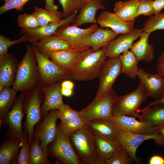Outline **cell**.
<instances>
[{
    "mask_svg": "<svg viewBox=\"0 0 164 164\" xmlns=\"http://www.w3.org/2000/svg\"><path fill=\"white\" fill-rule=\"evenodd\" d=\"M33 46L49 58L53 52L61 50H71V46L68 42L53 35L39 40Z\"/></svg>",
    "mask_w": 164,
    "mask_h": 164,
    "instance_id": "cell-25",
    "label": "cell"
},
{
    "mask_svg": "<svg viewBox=\"0 0 164 164\" xmlns=\"http://www.w3.org/2000/svg\"><path fill=\"white\" fill-rule=\"evenodd\" d=\"M25 41H27V39L24 34L19 39L14 40H11L3 35H0V57L7 53L8 49L11 46Z\"/></svg>",
    "mask_w": 164,
    "mask_h": 164,
    "instance_id": "cell-40",
    "label": "cell"
},
{
    "mask_svg": "<svg viewBox=\"0 0 164 164\" xmlns=\"http://www.w3.org/2000/svg\"><path fill=\"white\" fill-rule=\"evenodd\" d=\"M97 20L100 28H110L119 34H125L134 29V22L124 21L115 13L108 11L101 12Z\"/></svg>",
    "mask_w": 164,
    "mask_h": 164,
    "instance_id": "cell-19",
    "label": "cell"
},
{
    "mask_svg": "<svg viewBox=\"0 0 164 164\" xmlns=\"http://www.w3.org/2000/svg\"><path fill=\"white\" fill-rule=\"evenodd\" d=\"M77 12H75L67 18L61 19L58 22L46 26L32 29H21L20 34H24L26 37L27 41L34 46L39 40L53 35L61 26L67 24H73L77 15Z\"/></svg>",
    "mask_w": 164,
    "mask_h": 164,
    "instance_id": "cell-14",
    "label": "cell"
},
{
    "mask_svg": "<svg viewBox=\"0 0 164 164\" xmlns=\"http://www.w3.org/2000/svg\"><path fill=\"white\" fill-rule=\"evenodd\" d=\"M29 160L30 164H50L48 155L44 152L40 145L39 137L34 132L30 144Z\"/></svg>",
    "mask_w": 164,
    "mask_h": 164,
    "instance_id": "cell-32",
    "label": "cell"
},
{
    "mask_svg": "<svg viewBox=\"0 0 164 164\" xmlns=\"http://www.w3.org/2000/svg\"><path fill=\"white\" fill-rule=\"evenodd\" d=\"M113 89L107 93L96 96L87 106L80 111L86 123L91 121L110 118L113 115L114 103L117 96Z\"/></svg>",
    "mask_w": 164,
    "mask_h": 164,
    "instance_id": "cell-5",
    "label": "cell"
},
{
    "mask_svg": "<svg viewBox=\"0 0 164 164\" xmlns=\"http://www.w3.org/2000/svg\"><path fill=\"white\" fill-rule=\"evenodd\" d=\"M121 73V64L118 57L109 58L105 60L100 70L96 96L104 94L111 90L117 78Z\"/></svg>",
    "mask_w": 164,
    "mask_h": 164,
    "instance_id": "cell-12",
    "label": "cell"
},
{
    "mask_svg": "<svg viewBox=\"0 0 164 164\" xmlns=\"http://www.w3.org/2000/svg\"><path fill=\"white\" fill-rule=\"evenodd\" d=\"M86 124L94 136L118 139L119 129L110 118L92 120Z\"/></svg>",
    "mask_w": 164,
    "mask_h": 164,
    "instance_id": "cell-21",
    "label": "cell"
},
{
    "mask_svg": "<svg viewBox=\"0 0 164 164\" xmlns=\"http://www.w3.org/2000/svg\"><path fill=\"white\" fill-rule=\"evenodd\" d=\"M156 65V70L158 73L164 79V50L159 56Z\"/></svg>",
    "mask_w": 164,
    "mask_h": 164,
    "instance_id": "cell-46",
    "label": "cell"
},
{
    "mask_svg": "<svg viewBox=\"0 0 164 164\" xmlns=\"http://www.w3.org/2000/svg\"><path fill=\"white\" fill-rule=\"evenodd\" d=\"M58 110H51L44 115L43 120L36 131H34V132L40 138L42 149L47 155L48 145L55 140L59 132V128L56 125L58 119Z\"/></svg>",
    "mask_w": 164,
    "mask_h": 164,
    "instance_id": "cell-13",
    "label": "cell"
},
{
    "mask_svg": "<svg viewBox=\"0 0 164 164\" xmlns=\"http://www.w3.org/2000/svg\"><path fill=\"white\" fill-rule=\"evenodd\" d=\"M159 104H164V96L158 100H154V101L152 102L148 106L145 107V108H148L154 105Z\"/></svg>",
    "mask_w": 164,
    "mask_h": 164,
    "instance_id": "cell-51",
    "label": "cell"
},
{
    "mask_svg": "<svg viewBox=\"0 0 164 164\" xmlns=\"http://www.w3.org/2000/svg\"><path fill=\"white\" fill-rule=\"evenodd\" d=\"M26 93L23 91L20 94L9 111L0 119V126L4 124L8 126L6 135L8 137L17 138L22 142L28 138L22 128V120L24 116L23 104Z\"/></svg>",
    "mask_w": 164,
    "mask_h": 164,
    "instance_id": "cell-8",
    "label": "cell"
},
{
    "mask_svg": "<svg viewBox=\"0 0 164 164\" xmlns=\"http://www.w3.org/2000/svg\"><path fill=\"white\" fill-rule=\"evenodd\" d=\"M149 164H164V158L158 155L152 157L149 160Z\"/></svg>",
    "mask_w": 164,
    "mask_h": 164,
    "instance_id": "cell-48",
    "label": "cell"
},
{
    "mask_svg": "<svg viewBox=\"0 0 164 164\" xmlns=\"http://www.w3.org/2000/svg\"><path fill=\"white\" fill-rule=\"evenodd\" d=\"M149 34L143 32L139 39L133 43L130 49L139 61L150 63L154 58L153 45L148 43Z\"/></svg>",
    "mask_w": 164,
    "mask_h": 164,
    "instance_id": "cell-26",
    "label": "cell"
},
{
    "mask_svg": "<svg viewBox=\"0 0 164 164\" xmlns=\"http://www.w3.org/2000/svg\"><path fill=\"white\" fill-rule=\"evenodd\" d=\"M139 4V0H129L117 2L115 3L114 12L122 20L134 22Z\"/></svg>",
    "mask_w": 164,
    "mask_h": 164,
    "instance_id": "cell-29",
    "label": "cell"
},
{
    "mask_svg": "<svg viewBox=\"0 0 164 164\" xmlns=\"http://www.w3.org/2000/svg\"><path fill=\"white\" fill-rule=\"evenodd\" d=\"M137 76L144 86L148 97L156 101L164 96V79L158 73L151 74L139 68Z\"/></svg>",
    "mask_w": 164,
    "mask_h": 164,
    "instance_id": "cell-16",
    "label": "cell"
},
{
    "mask_svg": "<svg viewBox=\"0 0 164 164\" xmlns=\"http://www.w3.org/2000/svg\"><path fill=\"white\" fill-rule=\"evenodd\" d=\"M103 0H92L83 2L80 12L77 15L72 24L77 26L86 23H97L95 15L99 9H105L106 7L102 4Z\"/></svg>",
    "mask_w": 164,
    "mask_h": 164,
    "instance_id": "cell-24",
    "label": "cell"
},
{
    "mask_svg": "<svg viewBox=\"0 0 164 164\" xmlns=\"http://www.w3.org/2000/svg\"><path fill=\"white\" fill-rule=\"evenodd\" d=\"M106 48L95 50L90 48L80 51L70 71L71 80L86 81L97 77L107 57Z\"/></svg>",
    "mask_w": 164,
    "mask_h": 164,
    "instance_id": "cell-1",
    "label": "cell"
},
{
    "mask_svg": "<svg viewBox=\"0 0 164 164\" xmlns=\"http://www.w3.org/2000/svg\"><path fill=\"white\" fill-rule=\"evenodd\" d=\"M119 35L108 28L105 29L98 28L84 39V45L95 50L107 47Z\"/></svg>",
    "mask_w": 164,
    "mask_h": 164,
    "instance_id": "cell-20",
    "label": "cell"
},
{
    "mask_svg": "<svg viewBox=\"0 0 164 164\" xmlns=\"http://www.w3.org/2000/svg\"><path fill=\"white\" fill-rule=\"evenodd\" d=\"M23 142L15 138H8L0 147V164L14 163Z\"/></svg>",
    "mask_w": 164,
    "mask_h": 164,
    "instance_id": "cell-28",
    "label": "cell"
},
{
    "mask_svg": "<svg viewBox=\"0 0 164 164\" xmlns=\"http://www.w3.org/2000/svg\"><path fill=\"white\" fill-rule=\"evenodd\" d=\"M152 139L159 145L164 144V136L158 133L149 134L133 133L119 129L118 139L130 155L132 162H137L136 151L138 147L145 141Z\"/></svg>",
    "mask_w": 164,
    "mask_h": 164,
    "instance_id": "cell-11",
    "label": "cell"
},
{
    "mask_svg": "<svg viewBox=\"0 0 164 164\" xmlns=\"http://www.w3.org/2000/svg\"><path fill=\"white\" fill-rule=\"evenodd\" d=\"M157 132L164 136V124L154 127Z\"/></svg>",
    "mask_w": 164,
    "mask_h": 164,
    "instance_id": "cell-52",
    "label": "cell"
},
{
    "mask_svg": "<svg viewBox=\"0 0 164 164\" xmlns=\"http://www.w3.org/2000/svg\"><path fill=\"white\" fill-rule=\"evenodd\" d=\"M104 161L105 164H130L132 162L129 153L123 147Z\"/></svg>",
    "mask_w": 164,
    "mask_h": 164,
    "instance_id": "cell-38",
    "label": "cell"
},
{
    "mask_svg": "<svg viewBox=\"0 0 164 164\" xmlns=\"http://www.w3.org/2000/svg\"><path fill=\"white\" fill-rule=\"evenodd\" d=\"M37 61L39 84L46 87L62 80H71L70 71L58 66L32 46Z\"/></svg>",
    "mask_w": 164,
    "mask_h": 164,
    "instance_id": "cell-4",
    "label": "cell"
},
{
    "mask_svg": "<svg viewBox=\"0 0 164 164\" xmlns=\"http://www.w3.org/2000/svg\"><path fill=\"white\" fill-rule=\"evenodd\" d=\"M19 63L15 57L8 53L0 57V84L5 87L12 85Z\"/></svg>",
    "mask_w": 164,
    "mask_h": 164,
    "instance_id": "cell-22",
    "label": "cell"
},
{
    "mask_svg": "<svg viewBox=\"0 0 164 164\" xmlns=\"http://www.w3.org/2000/svg\"><path fill=\"white\" fill-rule=\"evenodd\" d=\"M8 0H0V1H2V2H5L7 1Z\"/></svg>",
    "mask_w": 164,
    "mask_h": 164,
    "instance_id": "cell-55",
    "label": "cell"
},
{
    "mask_svg": "<svg viewBox=\"0 0 164 164\" xmlns=\"http://www.w3.org/2000/svg\"><path fill=\"white\" fill-rule=\"evenodd\" d=\"M98 28L94 23L86 29H81L73 24L64 25L59 28L53 35L68 42L71 46V51L80 52L91 47L84 45V39Z\"/></svg>",
    "mask_w": 164,
    "mask_h": 164,
    "instance_id": "cell-9",
    "label": "cell"
},
{
    "mask_svg": "<svg viewBox=\"0 0 164 164\" xmlns=\"http://www.w3.org/2000/svg\"><path fill=\"white\" fill-rule=\"evenodd\" d=\"M148 97L145 88L140 82L135 90L116 97L114 103L113 116H126L138 118L139 108Z\"/></svg>",
    "mask_w": 164,
    "mask_h": 164,
    "instance_id": "cell-7",
    "label": "cell"
},
{
    "mask_svg": "<svg viewBox=\"0 0 164 164\" xmlns=\"http://www.w3.org/2000/svg\"><path fill=\"white\" fill-rule=\"evenodd\" d=\"M96 153L99 164H105V160L113 156L122 146L118 139L94 136Z\"/></svg>",
    "mask_w": 164,
    "mask_h": 164,
    "instance_id": "cell-23",
    "label": "cell"
},
{
    "mask_svg": "<svg viewBox=\"0 0 164 164\" xmlns=\"http://www.w3.org/2000/svg\"><path fill=\"white\" fill-rule=\"evenodd\" d=\"M61 91L63 95L66 97H70L72 94V90L62 88Z\"/></svg>",
    "mask_w": 164,
    "mask_h": 164,
    "instance_id": "cell-50",
    "label": "cell"
},
{
    "mask_svg": "<svg viewBox=\"0 0 164 164\" xmlns=\"http://www.w3.org/2000/svg\"><path fill=\"white\" fill-rule=\"evenodd\" d=\"M16 91L13 87H5L0 92V119L9 111L16 99Z\"/></svg>",
    "mask_w": 164,
    "mask_h": 164,
    "instance_id": "cell-33",
    "label": "cell"
},
{
    "mask_svg": "<svg viewBox=\"0 0 164 164\" xmlns=\"http://www.w3.org/2000/svg\"><path fill=\"white\" fill-rule=\"evenodd\" d=\"M69 137L82 164H99L96 149L94 136L86 124L70 134Z\"/></svg>",
    "mask_w": 164,
    "mask_h": 164,
    "instance_id": "cell-3",
    "label": "cell"
},
{
    "mask_svg": "<svg viewBox=\"0 0 164 164\" xmlns=\"http://www.w3.org/2000/svg\"><path fill=\"white\" fill-rule=\"evenodd\" d=\"M121 62L122 73L128 77L135 79L138 76L139 61L131 51L123 52L118 57Z\"/></svg>",
    "mask_w": 164,
    "mask_h": 164,
    "instance_id": "cell-31",
    "label": "cell"
},
{
    "mask_svg": "<svg viewBox=\"0 0 164 164\" xmlns=\"http://www.w3.org/2000/svg\"><path fill=\"white\" fill-rule=\"evenodd\" d=\"M39 84L36 60L32 46L27 45L25 54L18 64L12 87L17 92H29Z\"/></svg>",
    "mask_w": 164,
    "mask_h": 164,
    "instance_id": "cell-2",
    "label": "cell"
},
{
    "mask_svg": "<svg viewBox=\"0 0 164 164\" xmlns=\"http://www.w3.org/2000/svg\"><path fill=\"white\" fill-rule=\"evenodd\" d=\"M142 29L144 32L149 34L157 30L164 29V13L160 12L150 16Z\"/></svg>",
    "mask_w": 164,
    "mask_h": 164,
    "instance_id": "cell-35",
    "label": "cell"
},
{
    "mask_svg": "<svg viewBox=\"0 0 164 164\" xmlns=\"http://www.w3.org/2000/svg\"><path fill=\"white\" fill-rule=\"evenodd\" d=\"M153 7L154 14L160 12L164 9V0H154L153 2Z\"/></svg>",
    "mask_w": 164,
    "mask_h": 164,
    "instance_id": "cell-47",
    "label": "cell"
},
{
    "mask_svg": "<svg viewBox=\"0 0 164 164\" xmlns=\"http://www.w3.org/2000/svg\"><path fill=\"white\" fill-rule=\"evenodd\" d=\"M84 3L87 2L91 1L92 0H81Z\"/></svg>",
    "mask_w": 164,
    "mask_h": 164,
    "instance_id": "cell-54",
    "label": "cell"
},
{
    "mask_svg": "<svg viewBox=\"0 0 164 164\" xmlns=\"http://www.w3.org/2000/svg\"><path fill=\"white\" fill-rule=\"evenodd\" d=\"M135 118L126 116H112L110 118L119 129L128 132L140 134L158 132L154 127L145 122L138 121Z\"/></svg>",
    "mask_w": 164,
    "mask_h": 164,
    "instance_id": "cell-18",
    "label": "cell"
},
{
    "mask_svg": "<svg viewBox=\"0 0 164 164\" xmlns=\"http://www.w3.org/2000/svg\"><path fill=\"white\" fill-rule=\"evenodd\" d=\"M61 87L73 90L74 87L73 83L69 80H64L62 81Z\"/></svg>",
    "mask_w": 164,
    "mask_h": 164,
    "instance_id": "cell-49",
    "label": "cell"
},
{
    "mask_svg": "<svg viewBox=\"0 0 164 164\" xmlns=\"http://www.w3.org/2000/svg\"><path fill=\"white\" fill-rule=\"evenodd\" d=\"M45 9L54 14L57 15L60 18H63V15L61 13L58 11L59 8L58 5L54 4V0H45Z\"/></svg>",
    "mask_w": 164,
    "mask_h": 164,
    "instance_id": "cell-45",
    "label": "cell"
},
{
    "mask_svg": "<svg viewBox=\"0 0 164 164\" xmlns=\"http://www.w3.org/2000/svg\"><path fill=\"white\" fill-rule=\"evenodd\" d=\"M30 152V146L28 138L25 139L23 142L22 145L16 159L15 163L30 164L29 160Z\"/></svg>",
    "mask_w": 164,
    "mask_h": 164,
    "instance_id": "cell-42",
    "label": "cell"
},
{
    "mask_svg": "<svg viewBox=\"0 0 164 164\" xmlns=\"http://www.w3.org/2000/svg\"><path fill=\"white\" fill-rule=\"evenodd\" d=\"M63 9V18H65L80 9L83 2L81 0H59Z\"/></svg>",
    "mask_w": 164,
    "mask_h": 164,
    "instance_id": "cell-37",
    "label": "cell"
},
{
    "mask_svg": "<svg viewBox=\"0 0 164 164\" xmlns=\"http://www.w3.org/2000/svg\"><path fill=\"white\" fill-rule=\"evenodd\" d=\"M144 32L143 29L134 28L131 31L121 34L107 47L105 55L109 58H118L125 51L130 49L133 42Z\"/></svg>",
    "mask_w": 164,
    "mask_h": 164,
    "instance_id": "cell-15",
    "label": "cell"
},
{
    "mask_svg": "<svg viewBox=\"0 0 164 164\" xmlns=\"http://www.w3.org/2000/svg\"><path fill=\"white\" fill-rule=\"evenodd\" d=\"M17 23L19 26L23 29H35L39 27L33 13L19 15L17 17Z\"/></svg>",
    "mask_w": 164,
    "mask_h": 164,
    "instance_id": "cell-39",
    "label": "cell"
},
{
    "mask_svg": "<svg viewBox=\"0 0 164 164\" xmlns=\"http://www.w3.org/2000/svg\"><path fill=\"white\" fill-rule=\"evenodd\" d=\"M80 52L68 50L55 51L51 53L49 58L60 67L70 71Z\"/></svg>",
    "mask_w": 164,
    "mask_h": 164,
    "instance_id": "cell-30",
    "label": "cell"
},
{
    "mask_svg": "<svg viewBox=\"0 0 164 164\" xmlns=\"http://www.w3.org/2000/svg\"><path fill=\"white\" fill-rule=\"evenodd\" d=\"M42 93L39 84L32 91L26 92L24 101L23 109L26 115L24 129L28 135L29 144L34 134V127L40 121L42 117Z\"/></svg>",
    "mask_w": 164,
    "mask_h": 164,
    "instance_id": "cell-6",
    "label": "cell"
},
{
    "mask_svg": "<svg viewBox=\"0 0 164 164\" xmlns=\"http://www.w3.org/2000/svg\"><path fill=\"white\" fill-rule=\"evenodd\" d=\"M86 124L80 116L69 120L61 121L58 127L64 133L69 135L71 133L81 128Z\"/></svg>",
    "mask_w": 164,
    "mask_h": 164,
    "instance_id": "cell-36",
    "label": "cell"
},
{
    "mask_svg": "<svg viewBox=\"0 0 164 164\" xmlns=\"http://www.w3.org/2000/svg\"><path fill=\"white\" fill-rule=\"evenodd\" d=\"M30 0H8L5 2L0 8V14L12 9H15L18 11L22 10L24 5ZM43 1V0H41Z\"/></svg>",
    "mask_w": 164,
    "mask_h": 164,
    "instance_id": "cell-43",
    "label": "cell"
},
{
    "mask_svg": "<svg viewBox=\"0 0 164 164\" xmlns=\"http://www.w3.org/2000/svg\"><path fill=\"white\" fill-rule=\"evenodd\" d=\"M62 81H58L48 86H40V89L44 94L41 108L42 116L51 110L59 109L64 104L61 91Z\"/></svg>",
    "mask_w": 164,
    "mask_h": 164,
    "instance_id": "cell-17",
    "label": "cell"
},
{
    "mask_svg": "<svg viewBox=\"0 0 164 164\" xmlns=\"http://www.w3.org/2000/svg\"><path fill=\"white\" fill-rule=\"evenodd\" d=\"M34 9L33 13L37 19L39 27L58 22L61 19L59 16L45 9L35 6Z\"/></svg>",
    "mask_w": 164,
    "mask_h": 164,
    "instance_id": "cell-34",
    "label": "cell"
},
{
    "mask_svg": "<svg viewBox=\"0 0 164 164\" xmlns=\"http://www.w3.org/2000/svg\"><path fill=\"white\" fill-rule=\"evenodd\" d=\"M139 120L155 127L164 124V104H159L139 110Z\"/></svg>",
    "mask_w": 164,
    "mask_h": 164,
    "instance_id": "cell-27",
    "label": "cell"
},
{
    "mask_svg": "<svg viewBox=\"0 0 164 164\" xmlns=\"http://www.w3.org/2000/svg\"><path fill=\"white\" fill-rule=\"evenodd\" d=\"M153 0H139V5L135 15L136 18L140 15L150 16L154 14Z\"/></svg>",
    "mask_w": 164,
    "mask_h": 164,
    "instance_id": "cell-44",
    "label": "cell"
},
{
    "mask_svg": "<svg viewBox=\"0 0 164 164\" xmlns=\"http://www.w3.org/2000/svg\"><path fill=\"white\" fill-rule=\"evenodd\" d=\"M57 116L61 121H67L80 116V111H75L67 104H64L58 110Z\"/></svg>",
    "mask_w": 164,
    "mask_h": 164,
    "instance_id": "cell-41",
    "label": "cell"
},
{
    "mask_svg": "<svg viewBox=\"0 0 164 164\" xmlns=\"http://www.w3.org/2000/svg\"><path fill=\"white\" fill-rule=\"evenodd\" d=\"M47 153L63 164H82L72 145L69 135L59 128L56 138L47 148Z\"/></svg>",
    "mask_w": 164,
    "mask_h": 164,
    "instance_id": "cell-10",
    "label": "cell"
},
{
    "mask_svg": "<svg viewBox=\"0 0 164 164\" xmlns=\"http://www.w3.org/2000/svg\"><path fill=\"white\" fill-rule=\"evenodd\" d=\"M5 87L4 86L0 84V92L4 90Z\"/></svg>",
    "mask_w": 164,
    "mask_h": 164,
    "instance_id": "cell-53",
    "label": "cell"
}]
</instances>
